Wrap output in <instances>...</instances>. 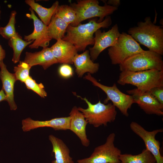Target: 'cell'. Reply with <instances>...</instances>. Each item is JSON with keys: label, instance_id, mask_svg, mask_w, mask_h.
Returning <instances> with one entry per match:
<instances>
[{"label": "cell", "instance_id": "obj_1", "mask_svg": "<svg viewBox=\"0 0 163 163\" xmlns=\"http://www.w3.org/2000/svg\"><path fill=\"white\" fill-rule=\"evenodd\" d=\"M128 33L139 44L149 50L161 56L163 55V28L153 23L150 17L144 21L139 22L137 26L130 27Z\"/></svg>", "mask_w": 163, "mask_h": 163}, {"label": "cell", "instance_id": "obj_2", "mask_svg": "<svg viewBox=\"0 0 163 163\" xmlns=\"http://www.w3.org/2000/svg\"><path fill=\"white\" fill-rule=\"evenodd\" d=\"M112 23L111 17L108 16L101 22L91 20L75 27L69 24L66 30V34L62 39L73 44L78 51H84L88 45L94 44L93 35L97 30L101 28H108Z\"/></svg>", "mask_w": 163, "mask_h": 163}, {"label": "cell", "instance_id": "obj_3", "mask_svg": "<svg viewBox=\"0 0 163 163\" xmlns=\"http://www.w3.org/2000/svg\"><path fill=\"white\" fill-rule=\"evenodd\" d=\"M117 82L122 85L126 84L134 85L142 91H149L155 87H163V70L121 72Z\"/></svg>", "mask_w": 163, "mask_h": 163}, {"label": "cell", "instance_id": "obj_4", "mask_svg": "<svg viewBox=\"0 0 163 163\" xmlns=\"http://www.w3.org/2000/svg\"><path fill=\"white\" fill-rule=\"evenodd\" d=\"M70 6L76 13V19L72 26L75 27L86 19L95 17L99 18L97 22H101L104 18L113 14L118 8L105 3L103 6L99 5L97 0H80L77 3L71 4Z\"/></svg>", "mask_w": 163, "mask_h": 163}, {"label": "cell", "instance_id": "obj_5", "mask_svg": "<svg viewBox=\"0 0 163 163\" xmlns=\"http://www.w3.org/2000/svg\"><path fill=\"white\" fill-rule=\"evenodd\" d=\"M121 72H136L151 69L163 70L161 56L149 50L135 54L119 65Z\"/></svg>", "mask_w": 163, "mask_h": 163}, {"label": "cell", "instance_id": "obj_6", "mask_svg": "<svg viewBox=\"0 0 163 163\" xmlns=\"http://www.w3.org/2000/svg\"><path fill=\"white\" fill-rule=\"evenodd\" d=\"M77 96L84 100L87 104L86 109L81 107H78V109L90 124L95 127L102 125L106 126L108 123L113 122L115 120L117 113L116 107L112 104L109 103L106 104L99 101L97 103L93 104L86 97Z\"/></svg>", "mask_w": 163, "mask_h": 163}, {"label": "cell", "instance_id": "obj_7", "mask_svg": "<svg viewBox=\"0 0 163 163\" xmlns=\"http://www.w3.org/2000/svg\"><path fill=\"white\" fill-rule=\"evenodd\" d=\"M144 50L130 35L122 32L115 45L109 48L108 54L112 64L119 65L130 56Z\"/></svg>", "mask_w": 163, "mask_h": 163}, {"label": "cell", "instance_id": "obj_8", "mask_svg": "<svg viewBox=\"0 0 163 163\" xmlns=\"http://www.w3.org/2000/svg\"><path fill=\"white\" fill-rule=\"evenodd\" d=\"M84 78L90 81L93 85L99 88L105 93L107 97L104 101V104L107 103L110 100L113 104L119 109L123 115L126 117L129 116L128 110L131 108L132 105L135 103L131 95L122 92L117 88L115 83L112 86H108L101 84L89 73L85 75Z\"/></svg>", "mask_w": 163, "mask_h": 163}, {"label": "cell", "instance_id": "obj_9", "mask_svg": "<svg viewBox=\"0 0 163 163\" xmlns=\"http://www.w3.org/2000/svg\"><path fill=\"white\" fill-rule=\"evenodd\" d=\"M116 135L110 133L104 143L96 147L88 157L78 159V163H120L119 157L121 150L115 146Z\"/></svg>", "mask_w": 163, "mask_h": 163}, {"label": "cell", "instance_id": "obj_10", "mask_svg": "<svg viewBox=\"0 0 163 163\" xmlns=\"http://www.w3.org/2000/svg\"><path fill=\"white\" fill-rule=\"evenodd\" d=\"M130 127L131 130L143 140L146 149L154 156L156 163H163V157L160 152V142L155 139L156 134L163 132V129H160L149 131L134 121L131 123Z\"/></svg>", "mask_w": 163, "mask_h": 163}, {"label": "cell", "instance_id": "obj_11", "mask_svg": "<svg viewBox=\"0 0 163 163\" xmlns=\"http://www.w3.org/2000/svg\"><path fill=\"white\" fill-rule=\"evenodd\" d=\"M94 34V46L89 48L90 55L93 61L96 60L100 53L105 49L114 45L120 34L117 24L107 31L104 30L102 32L98 29Z\"/></svg>", "mask_w": 163, "mask_h": 163}, {"label": "cell", "instance_id": "obj_12", "mask_svg": "<svg viewBox=\"0 0 163 163\" xmlns=\"http://www.w3.org/2000/svg\"><path fill=\"white\" fill-rule=\"evenodd\" d=\"M29 10L30 14H27L26 16L33 20L34 29L31 34L24 36V39L27 41H34L28 46L30 49H37L40 46L47 47L52 39L48 35L47 26L37 18L31 8H30Z\"/></svg>", "mask_w": 163, "mask_h": 163}, {"label": "cell", "instance_id": "obj_13", "mask_svg": "<svg viewBox=\"0 0 163 163\" xmlns=\"http://www.w3.org/2000/svg\"><path fill=\"white\" fill-rule=\"evenodd\" d=\"M133 97L135 103L146 113L163 115V104H161L149 91H142L135 88L127 91Z\"/></svg>", "mask_w": 163, "mask_h": 163}, {"label": "cell", "instance_id": "obj_14", "mask_svg": "<svg viewBox=\"0 0 163 163\" xmlns=\"http://www.w3.org/2000/svg\"><path fill=\"white\" fill-rule=\"evenodd\" d=\"M70 120L69 116L45 121L35 120L27 118L22 120V128L24 132L43 127H51L55 130H66L69 129Z\"/></svg>", "mask_w": 163, "mask_h": 163}, {"label": "cell", "instance_id": "obj_15", "mask_svg": "<svg viewBox=\"0 0 163 163\" xmlns=\"http://www.w3.org/2000/svg\"><path fill=\"white\" fill-rule=\"evenodd\" d=\"M69 115L70 117L69 129L78 137L83 145L86 147L88 146L90 141L87 138L86 130L88 122L75 106L72 108Z\"/></svg>", "mask_w": 163, "mask_h": 163}, {"label": "cell", "instance_id": "obj_16", "mask_svg": "<svg viewBox=\"0 0 163 163\" xmlns=\"http://www.w3.org/2000/svg\"><path fill=\"white\" fill-rule=\"evenodd\" d=\"M50 48L58 62L62 64H72L73 59L78 52L73 44L62 39L57 40Z\"/></svg>", "mask_w": 163, "mask_h": 163}, {"label": "cell", "instance_id": "obj_17", "mask_svg": "<svg viewBox=\"0 0 163 163\" xmlns=\"http://www.w3.org/2000/svg\"><path fill=\"white\" fill-rule=\"evenodd\" d=\"M0 79L2 81V87L6 96L7 101L11 110H15L17 109V105L14 99V86L17 81L14 74L10 72L7 70L6 66L3 61L0 62Z\"/></svg>", "mask_w": 163, "mask_h": 163}, {"label": "cell", "instance_id": "obj_18", "mask_svg": "<svg viewBox=\"0 0 163 163\" xmlns=\"http://www.w3.org/2000/svg\"><path fill=\"white\" fill-rule=\"evenodd\" d=\"M31 67L39 65L45 70L51 65L58 63L54 56L50 47L43 48L40 51L31 53L27 52L24 61Z\"/></svg>", "mask_w": 163, "mask_h": 163}, {"label": "cell", "instance_id": "obj_19", "mask_svg": "<svg viewBox=\"0 0 163 163\" xmlns=\"http://www.w3.org/2000/svg\"><path fill=\"white\" fill-rule=\"evenodd\" d=\"M91 58L88 50H86L81 54L77 53L73 58L72 62L78 77H82L86 72L93 74L98 71L99 64L94 62Z\"/></svg>", "mask_w": 163, "mask_h": 163}, {"label": "cell", "instance_id": "obj_20", "mask_svg": "<svg viewBox=\"0 0 163 163\" xmlns=\"http://www.w3.org/2000/svg\"><path fill=\"white\" fill-rule=\"evenodd\" d=\"M49 138L55 155V159L52 163H74L70 155L69 149L62 140L52 135H50Z\"/></svg>", "mask_w": 163, "mask_h": 163}, {"label": "cell", "instance_id": "obj_21", "mask_svg": "<svg viewBox=\"0 0 163 163\" xmlns=\"http://www.w3.org/2000/svg\"><path fill=\"white\" fill-rule=\"evenodd\" d=\"M25 3L30 6L38 15L40 20L46 26L50 23L53 16L55 14L59 5L58 1L54 2L50 8H47L35 2L34 0H26Z\"/></svg>", "mask_w": 163, "mask_h": 163}, {"label": "cell", "instance_id": "obj_22", "mask_svg": "<svg viewBox=\"0 0 163 163\" xmlns=\"http://www.w3.org/2000/svg\"><path fill=\"white\" fill-rule=\"evenodd\" d=\"M69 25L62 19L54 15L50 22L47 26L49 36L52 39L57 40L62 39L65 36L67 28Z\"/></svg>", "mask_w": 163, "mask_h": 163}, {"label": "cell", "instance_id": "obj_23", "mask_svg": "<svg viewBox=\"0 0 163 163\" xmlns=\"http://www.w3.org/2000/svg\"><path fill=\"white\" fill-rule=\"evenodd\" d=\"M120 163H156L155 159L147 149H144L140 153L136 155L121 154L119 157Z\"/></svg>", "mask_w": 163, "mask_h": 163}, {"label": "cell", "instance_id": "obj_24", "mask_svg": "<svg viewBox=\"0 0 163 163\" xmlns=\"http://www.w3.org/2000/svg\"><path fill=\"white\" fill-rule=\"evenodd\" d=\"M33 40L27 41L23 40L22 37L17 33L16 35L8 40V45L13 51L12 61L16 63L20 61L21 53L24 49L31 43Z\"/></svg>", "mask_w": 163, "mask_h": 163}, {"label": "cell", "instance_id": "obj_25", "mask_svg": "<svg viewBox=\"0 0 163 163\" xmlns=\"http://www.w3.org/2000/svg\"><path fill=\"white\" fill-rule=\"evenodd\" d=\"M55 14L69 25L73 24L76 19L75 11L70 6L67 5H59Z\"/></svg>", "mask_w": 163, "mask_h": 163}, {"label": "cell", "instance_id": "obj_26", "mask_svg": "<svg viewBox=\"0 0 163 163\" xmlns=\"http://www.w3.org/2000/svg\"><path fill=\"white\" fill-rule=\"evenodd\" d=\"M16 14V11H12L8 24L5 27H0V34L7 40H9L15 36L17 33L16 31L15 26Z\"/></svg>", "mask_w": 163, "mask_h": 163}, {"label": "cell", "instance_id": "obj_27", "mask_svg": "<svg viewBox=\"0 0 163 163\" xmlns=\"http://www.w3.org/2000/svg\"><path fill=\"white\" fill-rule=\"evenodd\" d=\"M31 67L24 62L20 61L19 64L14 69L17 80L24 82L30 76L29 71Z\"/></svg>", "mask_w": 163, "mask_h": 163}, {"label": "cell", "instance_id": "obj_28", "mask_svg": "<svg viewBox=\"0 0 163 163\" xmlns=\"http://www.w3.org/2000/svg\"><path fill=\"white\" fill-rule=\"evenodd\" d=\"M24 83L28 89L32 90L41 97L45 98L47 96V93L43 84L37 83L31 76H29Z\"/></svg>", "mask_w": 163, "mask_h": 163}, {"label": "cell", "instance_id": "obj_29", "mask_svg": "<svg viewBox=\"0 0 163 163\" xmlns=\"http://www.w3.org/2000/svg\"><path fill=\"white\" fill-rule=\"evenodd\" d=\"M58 72L60 76L65 78L72 77L73 74L72 68L68 64H62L59 67Z\"/></svg>", "mask_w": 163, "mask_h": 163}, {"label": "cell", "instance_id": "obj_30", "mask_svg": "<svg viewBox=\"0 0 163 163\" xmlns=\"http://www.w3.org/2000/svg\"><path fill=\"white\" fill-rule=\"evenodd\" d=\"M149 91L161 104H163V87H156Z\"/></svg>", "mask_w": 163, "mask_h": 163}, {"label": "cell", "instance_id": "obj_31", "mask_svg": "<svg viewBox=\"0 0 163 163\" xmlns=\"http://www.w3.org/2000/svg\"><path fill=\"white\" fill-rule=\"evenodd\" d=\"M107 4L118 8V6L120 4V0H109L107 2Z\"/></svg>", "mask_w": 163, "mask_h": 163}, {"label": "cell", "instance_id": "obj_32", "mask_svg": "<svg viewBox=\"0 0 163 163\" xmlns=\"http://www.w3.org/2000/svg\"><path fill=\"white\" fill-rule=\"evenodd\" d=\"M5 51L0 44V62L3 61L5 57Z\"/></svg>", "mask_w": 163, "mask_h": 163}, {"label": "cell", "instance_id": "obj_33", "mask_svg": "<svg viewBox=\"0 0 163 163\" xmlns=\"http://www.w3.org/2000/svg\"><path fill=\"white\" fill-rule=\"evenodd\" d=\"M6 101V96L4 91L2 89L0 91V102Z\"/></svg>", "mask_w": 163, "mask_h": 163}, {"label": "cell", "instance_id": "obj_34", "mask_svg": "<svg viewBox=\"0 0 163 163\" xmlns=\"http://www.w3.org/2000/svg\"><path fill=\"white\" fill-rule=\"evenodd\" d=\"M1 6H0V20L1 19Z\"/></svg>", "mask_w": 163, "mask_h": 163}]
</instances>
